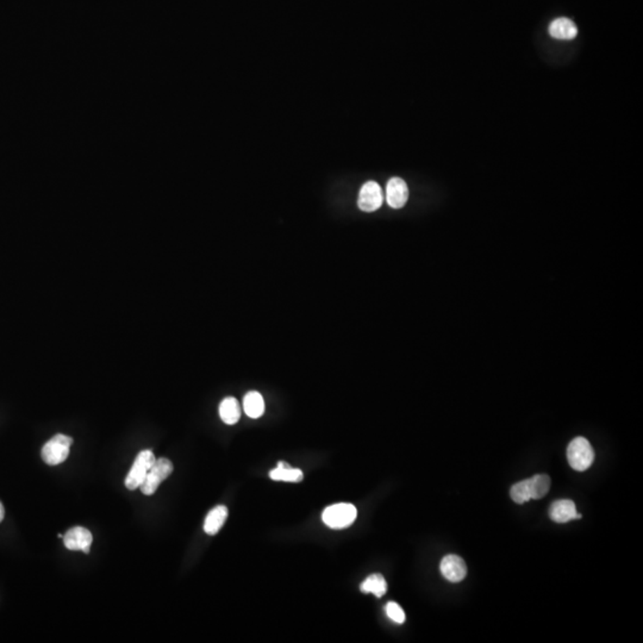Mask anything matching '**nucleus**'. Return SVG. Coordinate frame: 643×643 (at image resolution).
Instances as JSON below:
<instances>
[{
	"mask_svg": "<svg viewBox=\"0 0 643 643\" xmlns=\"http://www.w3.org/2000/svg\"><path fill=\"white\" fill-rule=\"evenodd\" d=\"M356 516L358 510L356 506L349 503H339L328 506L322 514V519L331 529H344L354 523Z\"/></svg>",
	"mask_w": 643,
	"mask_h": 643,
	"instance_id": "nucleus-1",
	"label": "nucleus"
},
{
	"mask_svg": "<svg viewBox=\"0 0 643 643\" xmlns=\"http://www.w3.org/2000/svg\"><path fill=\"white\" fill-rule=\"evenodd\" d=\"M549 516L554 522L561 523V524L581 518V515L576 512L574 501H569V499L554 501L549 509Z\"/></svg>",
	"mask_w": 643,
	"mask_h": 643,
	"instance_id": "nucleus-10",
	"label": "nucleus"
},
{
	"mask_svg": "<svg viewBox=\"0 0 643 643\" xmlns=\"http://www.w3.org/2000/svg\"><path fill=\"white\" fill-rule=\"evenodd\" d=\"M228 518V508L218 506L210 511L204 522V531L208 535H216Z\"/></svg>",
	"mask_w": 643,
	"mask_h": 643,
	"instance_id": "nucleus-12",
	"label": "nucleus"
},
{
	"mask_svg": "<svg viewBox=\"0 0 643 643\" xmlns=\"http://www.w3.org/2000/svg\"><path fill=\"white\" fill-rule=\"evenodd\" d=\"M567 460L568 464L573 469L579 472L586 471L587 468L591 467L594 460L592 446L585 437H576L568 444Z\"/></svg>",
	"mask_w": 643,
	"mask_h": 643,
	"instance_id": "nucleus-2",
	"label": "nucleus"
},
{
	"mask_svg": "<svg viewBox=\"0 0 643 643\" xmlns=\"http://www.w3.org/2000/svg\"><path fill=\"white\" fill-rule=\"evenodd\" d=\"M73 439L66 435L58 434L51 437L42 448V459L49 466L62 464L67 460Z\"/></svg>",
	"mask_w": 643,
	"mask_h": 643,
	"instance_id": "nucleus-3",
	"label": "nucleus"
},
{
	"mask_svg": "<svg viewBox=\"0 0 643 643\" xmlns=\"http://www.w3.org/2000/svg\"><path fill=\"white\" fill-rule=\"evenodd\" d=\"M409 199V188L404 180L392 178L386 185V201L392 209H401Z\"/></svg>",
	"mask_w": 643,
	"mask_h": 643,
	"instance_id": "nucleus-9",
	"label": "nucleus"
},
{
	"mask_svg": "<svg viewBox=\"0 0 643 643\" xmlns=\"http://www.w3.org/2000/svg\"><path fill=\"white\" fill-rule=\"evenodd\" d=\"M386 614L389 616L393 622L398 623V624H403L406 622V614L404 611L401 609V606H398L397 603L394 601H390L386 606Z\"/></svg>",
	"mask_w": 643,
	"mask_h": 643,
	"instance_id": "nucleus-19",
	"label": "nucleus"
},
{
	"mask_svg": "<svg viewBox=\"0 0 643 643\" xmlns=\"http://www.w3.org/2000/svg\"><path fill=\"white\" fill-rule=\"evenodd\" d=\"M219 416L226 424L234 426L241 418V406L234 397L224 398L219 406Z\"/></svg>",
	"mask_w": 643,
	"mask_h": 643,
	"instance_id": "nucleus-13",
	"label": "nucleus"
},
{
	"mask_svg": "<svg viewBox=\"0 0 643 643\" xmlns=\"http://www.w3.org/2000/svg\"><path fill=\"white\" fill-rule=\"evenodd\" d=\"M549 35L556 40H573L578 35V28L569 18L560 17L553 21L549 26Z\"/></svg>",
	"mask_w": 643,
	"mask_h": 643,
	"instance_id": "nucleus-11",
	"label": "nucleus"
},
{
	"mask_svg": "<svg viewBox=\"0 0 643 643\" xmlns=\"http://www.w3.org/2000/svg\"><path fill=\"white\" fill-rule=\"evenodd\" d=\"M440 569L442 576L451 583H459L464 581L467 576V566L465 564L464 559L454 554L443 558Z\"/></svg>",
	"mask_w": 643,
	"mask_h": 643,
	"instance_id": "nucleus-8",
	"label": "nucleus"
},
{
	"mask_svg": "<svg viewBox=\"0 0 643 643\" xmlns=\"http://www.w3.org/2000/svg\"><path fill=\"white\" fill-rule=\"evenodd\" d=\"M172 472H173V464L171 460L166 459V458L156 459L154 465L147 473L146 479L140 486L143 494L146 496L154 494L156 490L159 489L161 483L166 481L168 476H171Z\"/></svg>",
	"mask_w": 643,
	"mask_h": 643,
	"instance_id": "nucleus-4",
	"label": "nucleus"
},
{
	"mask_svg": "<svg viewBox=\"0 0 643 643\" xmlns=\"http://www.w3.org/2000/svg\"><path fill=\"white\" fill-rule=\"evenodd\" d=\"M155 461H156V458H155L153 451H149V449L141 451L136 456L134 465H133V467H131L130 472L126 476V489L131 490V491L140 489L143 481L146 479L147 473L151 469V466L154 465Z\"/></svg>",
	"mask_w": 643,
	"mask_h": 643,
	"instance_id": "nucleus-5",
	"label": "nucleus"
},
{
	"mask_svg": "<svg viewBox=\"0 0 643 643\" xmlns=\"http://www.w3.org/2000/svg\"><path fill=\"white\" fill-rule=\"evenodd\" d=\"M58 537H59V539H63V535H62V534H59V535H58Z\"/></svg>",
	"mask_w": 643,
	"mask_h": 643,
	"instance_id": "nucleus-21",
	"label": "nucleus"
},
{
	"mask_svg": "<svg viewBox=\"0 0 643 643\" xmlns=\"http://www.w3.org/2000/svg\"><path fill=\"white\" fill-rule=\"evenodd\" d=\"M243 410L248 417L256 419L265 414V401L261 393L251 391L243 398Z\"/></svg>",
	"mask_w": 643,
	"mask_h": 643,
	"instance_id": "nucleus-14",
	"label": "nucleus"
},
{
	"mask_svg": "<svg viewBox=\"0 0 643 643\" xmlns=\"http://www.w3.org/2000/svg\"><path fill=\"white\" fill-rule=\"evenodd\" d=\"M269 478L272 481H285V483H301L304 479V474L301 469L293 468L291 466L288 467H278L272 469L269 472Z\"/></svg>",
	"mask_w": 643,
	"mask_h": 643,
	"instance_id": "nucleus-16",
	"label": "nucleus"
},
{
	"mask_svg": "<svg viewBox=\"0 0 643 643\" xmlns=\"http://www.w3.org/2000/svg\"><path fill=\"white\" fill-rule=\"evenodd\" d=\"M361 592L373 593L376 598H381L387 591V583L381 574H372L361 584Z\"/></svg>",
	"mask_w": 643,
	"mask_h": 643,
	"instance_id": "nucleus-17",
	"label": "nucleus"
},
{
	"mask_svg": "<svg viewBox=\"0 0 643 643\" xmlns=\"http://www.w3.org/2000/svg\"><path fill=\"white\" fill-rule=\"evenodd\" d=\"M92 542L93 536L91 531L84 526H74L63 535L65 547L69 551H84L85 554H88Z\"/></svg>",
	"mask_w": 643,
	"mask_h": 643,
	"instance_id": "nucleus-7",
	"label": "nucleus"
},
{
	"mask_svg": "<svg viewBox=\"0 0 643 643\" xmlns=\"http://www.w3.org/2000/svg\"><path fill=\"white\" fill-rule=\"evenodd\" d=\"M4 516H5L4 506H3V504H1V501H0V523L3 522V519H4Z\"/></svg>",
	"mask_w": 643,
	"mask_h": 643,
	"instance_id": "nucleus-20",
	"label": "nucleus"
},
{
	"mask_svg": "<svg viewBox=\"0 0 643 643\" xmlns=\"http://www.w3.org/2000/svg\"><path fill=\"white\" fill-rule=\"evenodd\" d=\"M510 496L512 498V501L517 503V504H524L526 501H531V496L529 486H528V481H519L517 484H515L511 487Z\"/></svg>",
	"mask_w": 643,
	"mask_h": 643,
	"instance_id": "nucleus-18",
	"label": "nucleus"
},
{
	"mask_svg": "<svg viewBox=\"0 0 643 643\" xmlns=\"http://www.w3.org/2000/svg\"><path fill=\"white\" fill-rule=\"evenodd\" d=\"M384 201V194L381 185L376 181H368L361 187L358 198V206L365 212H373L381 208Z\"/></svg>",
	"mask_w": 643,
	"mask_h": 643,
	"instance_id": "nucleus-6",
	"label": "nucleus"
},
{
	"mask_svg": "<svg viewBox=\"0 0 643 643\" xmlns=\"http://www.w3.org/2000/svg\"><path fill=\"white\" fill-rule=\"evenodd\" d=\"M531 499H541L544 497L551 489V478L547 474H537L526 479Z\"/></svg>",
	"mask_w": 643,
	"mask_h": 643,
	"instance_id": "nucleus-15",
	"label": "nucleus"
}]
</instances>
